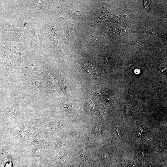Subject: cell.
<instances>
[{
    "label": "cell",
    "instance_id": "6da1fadb",
    "mask_svg": "<svg viewBox=\"0 0 167 167\" xmlns=\"http://www.w3.org/2000/svg\"><path fill=\"white\" fill-rule=\"evenodd\" d=\"M84 69L89 75L99 79V76L96 73L95 68L90 63H85L84 64Z\"/></svg>",
    "mask_w": 167,
    "mask_h": 167
},
{
    "label": "cell",
    "instance_id": "7a4b0ae2",
    "mask_svg": "<svg viewBox=\"0 0 167 167\" xmlns=\"http://www.w3.org/2000/svg\"><path fill=\"white\" fill-rule=\"evenodd\" d=\"M149 130L148 128L145 127H140L139 128L136 132V135L139 138L146 137L149 134Z\"/></svg>",
    "mask_w": 167,
    "mask_h": 167
},
{
    "label": "cell",
    "instance_id": "3957f363",
    "mask_svg": "<svg viewBox=\"0 0 167 167\" xmlns=\"http://www.w3.org/2000/svg\"><path fill=\"white\" fill-rule=\"evenodd\" d=\"M123 134V131L121 127L119 126H116L114 130V135L116 138H120L121 137Z\"/></svg>",
    "mask_w": 167,
    "mask_h": 167
}]
</instances>
